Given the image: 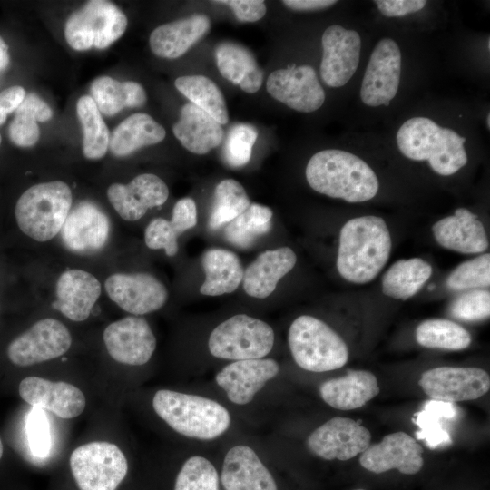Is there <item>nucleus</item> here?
Listing matches in <instances>:
<instances>
[{"label": "nucleus", "mask_w": 490, "mask_h": 490, "mask_svg": "<svg viewBox=\"0 0 490 490\" xmlns=\"http://www.w3.org/2000/svg\"><path fill=\"white\" fill-rule=\"evenodd\" d=\"M391 247L390 232L382 218L366 215L348 220L339 233V275L356 284L370 282L387 264Z\"/></svg>", "instance_id": "1"}, {"label": "nucleus", "mask_w": 490, "mask_h": 490, "mask_svg": "<svg viewBox=\"0 0 490 490\" xmlns=\"http://www.w3.org/2000/svg\"><path fill=\"white\" fill-rule=\"evenodd\" d=\"M305 174L309 185L317 192L351 203L373 199L379 189L377 177L366 162L338 149L315 153Z\"/></svg>", "instance_id": "2"}, {"label": "nucleus", "mask_w": 490, "mask_h": 490, "mask_svg": "<svg viewBox=\"0 0 490 490\" xmlns=\"http://www.w3.org/2000/svg\"><path fill=\"white\" fill-rule=\"evenodd\" d=\"M466 138L443 128L426 117L407 120L398 129L397 144L400 152L413 161H427L437 174L450 176L467 162Z\"/></svg>", "instance_id": "3"}, {"label": "nucleus", "mask_w": 490, "mask_h": 490, "mask_svg": "<svg viewBox=\"0 0 490 490\" xmlns=\"http://www.w3.org/2000/svg\"><path fill=\"white\" fill-rule=\"evenodd\" d=\"M156 414L176 432L201 440L214 439L230 426L228 410L218 402L177 391L158 390L152 399Z\"/></svg>", "instance_id": "4"}, {"label": "nucleus", "mask_w": 490, "mask_h": 490, "mask_svg": "<svg viewBox=\"0 0 490 490\" xmlns=\"http://www.w3.org/2000/svg\"><path fill=\"white\" fill-rule=\"evenodd\" d=\"M72 191L64 181L35 184L18 199L15 214L18 227L30 238L47 241L61 230L72 206Z\"/></svg>", "instance_id": "5"}, {"label": "nucleus", "mask_w": 490, "mask_h": 490, "mask_svg": "<svg viewBox=\"0 0 490 490\" xmlns=\"http://www.w3.org/2000/svg\"><path fill=\"white\" fill-rule=\"evenodd\" d=\"M288 341L295 362L308 371L338 369L348 360V348L343 338L312 316H299L291 323Z\"/></svg>", "instance_id": "6"}, {"label": "nucleus", "mask_w": 490, "mask_h": 490, "mask_svg": "<svg viewBox=\"0 0 490 490\" xmlns=\"http://www.w3.org/2000/svg\"><path fill=\"white\" fill-rule=\"evenodd\" d=\"M273 344L271 327L245 314L232 316L218 325L208 341L212 356L235 361L262 358Z\"/></svg>", "instance_id": "7"}, {"label": "nucleus", "mask_w": 490, "mask_h": 490, "mask_svg": "<svg viewBox=\"0 0 490 490\" xmlns=\"http://www.w3.org/2000/svg\"><path fill=\"white\" fill-rule=\"evenodd\" d=\"M127 17L113 3L89 1L68 18L64 36L74 50L104 49L118 40L127 27Z\"/></svg>", "instance_id": "8"}, {"label": "nucleus", "mask_w": 490, "mask_h": 490, "mask_svg": "<svg viewBox=\"0 0 490 490\" xmlns=\"http://www.w3.org/2000/svg\"><path fill=\"white\" fill-rule=\"evenodd\" d=\"M70 467L80 490H116L127 474L128 463L116 445L95 441L72 452Z\"/></svg>", "instance_id": "9"}, {"label": "nucleus", "mask_w": 490, "mask_h": 490, "mask_svg": "<svg viewBox=\"0 0 490 490\" xmlns=\"http://www.w3.org/2000/svg\"><path fill=\"white\" fill-rule=\"evenodd\" d=\"M71 344L68 328L59 320L47 318L15 338L7 348V357L15 366L28 367L64 355Z\"/></svg>", "instance_id": "10"}, {"label": "nucleus", "mask_w": 490, "mask_h": 490, "mask_svg": "<svg viewBox=\"0 0 490 490\" xmlns=\"http://www.w3.org/2000/svg\"><path fill=\"white\" fill-rule=\"evenodd\" d=\"M418 384L434 400L453 403L483 397L490 388V377L479 368L438 367L423 372Z\"/></svg>", "instance_id": "11"}, {"label": "nucleus", "mask_w": 490, "mask_h": 490, "mask_svg": "<svg viewBox=\"0 0 490 490\" xmlns=\"http://www.w3.org/2000/svg\"><path fill=\"white\" fill-rule=\"evenodd\" d=\"M401 74V52L390 38L381 39L367 65L360 89L361 101L368 106L389 105L396 96Z\"/></svg>", "instance_id": "12"}, {"label": "nucleus", "mask_w": 490, "mask_h": 490, "mask_svg": "<svg viewBox=\"0 0 490 490\" xmlns=\"http://www.w3.org/2000/svg\"><path fill=\"white\" fill-rule=\"evenodd\" d=\"M370 441L371 434L360 421L335 416L309 435L307 446L322 459L347 461L364 452Z\"/></svg>", "instance_id": "13"}, {"label": "nucleus", "mask_w": 490, "mask_h": 490, "mask_svg": "<svg viewBox=\"0 0 490 490\" xmlns=\"http://www.w3.org/2000/svg\"><path fill=\"white\" fill-rule=\"evenodd\" d=\"M320 76L329 87H341L354 75L359 64L361 38L358 32L339 24L328 27L322 35Z\"/></svg>", "instance_id": "14"}, {"label": "nucleus", "mask_w": 490, "mask_h": 490, "mask_svg": "<svg viewBox=\"0 0 490 490\" xmlns=\"http://www.w3.org/2000/svg\"><path fill=\"white\" fill-rule=\"evenodd\" d=\"M266 88L274 99L302 113L319 109L326 97L314 68L309 65L272 72L267 79Z\"/></svg>", "instance_id": "15"}, {"label": "nucleus", "mask_w": 490, "mask_h": 490, "mask_svg": "<svg viewBox=\"0 0 490 490\" xmlns=\"http://www.w3.org/2000/svg\"><path fill=\"white\" fill-rule=\"evenodd\" d=\"M103 341L109 355L117 362L141 366L152 358L156 338L145 318L125 317L107 326Z\"/></svg>", "instance_id": "16"}, {"label": "nucleus", "mask_w": 490, "mask_h": 490, "mask_svg": "<svg viewBox=\"0 0 490 490\" xmlns=\"http://www.w3.org/2000/svg\"><path fill=\"white\" fill-rule=\"evenodd\" d=\"M109 298L123 310L143 315L161 309L166 302L165 286L148 273H116L104 283Z\"/></svg>", "instance_id": "17"}, {"label": "nucleus", "mask_w": 490, "mask_h": 490, "mask_svg": "<svg viewBox=\"0 0 490 490\" xmlns=\"http://www.w3.org/2000/svg\"><path fill=\"white\" fill-rule=\"evenodd\" d=\"M422 446L407 433L395 432L360 454L359 463L365 469L381 474L397 469L404 475L418 473L424 465Z\"/></svg>", "instance_id": "18"}, {"label": "nucleus", "mask_w": 490, "mask_h": 490, "mask_svg": "<svg viewBox=\"0 0 490 490\" xmlns=\"http://www.w3.org/2000/svg\"><path fill=\"white\" fill-rule=\"evenodd\" d=\"M110 233L108 216L92 201L79 202L68 214L61 237L65 247L79 254H92L102 250Z\"/></svg>", "instance_id": "19"}, {"label": "nucleus", "mask_w": 490, "mask_h": 490, "mask_svg": "<svg viewBox=\"0 0 490 490\" xmlns=\"http://www.w3.org/2000/svg\"><path fill=\"white\" fill-rule=\"evenodd\" d=\"M21 398L33 406L50 411L60 418L78 416L85 408V397L75 386L64 381H51L27 377L18 387Z\"/></svg>", "instance_id": "20"}, {"label": "nucleus", "mask_w": 490, "mask_h": 490, "mask_svg": "<svg viewBox=\"0 0 490 490\" xmlns=\"http://www.w3.org/2000/svg\"><path fill=\"white\" fill-rule=\"evenodd\" d=\"M168 196L165 182L152 173L140 174L128 184L113 183L107 190L110 203L128 221L138 220L148 209L162 205Z\"/></svg>", "instance_id": "21"}, {"label": "nucleus", "mask_w": 490, "mask_h": 490, "mask_svg": "<svg viewBox=\"0 0 490 490\" xmlns=\"http://www.w3.org/2000/svg\"><path fill=\"white\" fill-rule=\"evenodd\" d=\"M279 371V364L271 358L238 360L224 367L215 379L232 403L245 405Z\"/></svg>", "instance_id": "22"}, {"label": "nucleus", "mask_w": 490, "mask_h": 490, "mask_svg": "<svg viewBox=\"0 0 490 490\" xmlns=\"http://www.w3.org/2000/svg\"><path fill=\"white\" fill-rule=\"evenodd\" d=\"M432 232L440 246L459 253H482L488 248L483 223L476 214L465 208H458L453 215L434 223Z\"/></svg>", "instance_id": "23"}, {"label": "nucleus", "mask_w": 490, "mask_h": 490, "mask_svg": "<svg viewBox=\"0 0 490 490\" xmlns=\"http://www.w3.org/2000/svg\"><path fill=\"white\" fill-rule=\"evenodd\" d=\"M100 295L101 284L93 274L68 270L57 279V299L52 306L73 321H83L90 316Z\"/></svg>", "instance_id": "24"}, {"label": "nucleus", "mask_w": 490, "mask_h": 490, "mask_svg": "<svg viewBox=\"0 0 490 490\" xmlns=\"http://www.w3.org/2000/svg\"><path fill=\"white\" fill-rule=\"evenodd\" d=\"M220 479L225 490H278L273 476L257 454L244 445L228 451Z\"/></svg>", "instance_id": "25"}, {"label": "nucleus", "mask_w": 490, "mask_h": 490, "mask_svg": "<svg viewBox=\"0 0 490 490\" xmlns=\"http://www.w3.org/2000/svg\"><path fill=\"white\" fill-rule=\"evenodd\" d=\"M210 27V18L202 14L162 24L150 35L151 50L159 57L178 58L202 38Z\"/></svg>", "instance_id": "26"}, {"label": "nucleus", "mask_w": 490, "mask_h": 490, "mask_svg": "<svg viewBox=\"0 0 490 490\" xmlns=\"http://www.w3.org/2000/svg\"><path fill=\"white\" fill-rule=\"evenodd\" d=\"M296 262L297 256L289 247L260 253L243 274L245 292L253 298H267L275 290L279 279L294 268Z\"/></svg>", "instance_id": "27"}, {"label": "nucleus", "mask_w": 490, "mask_h": 490, "mask_svg": "<svg viewBox=\"0 0 490 490\" xmlns=\"http://www.w3.org/2000/svg\"><path fill=\"white\" fill-rule=\"evenodd\" d=\"M376 376L367 370H349L347 375L325 381L319 387L321 398L339 410H353L366 405L379 393Z\"/></svg>", "instance_id": "28"}, {"label": "nucleus", "mask_w": 490, "mask_h": 490, "mask_svg": "<svg viewBox=\"0 0 490 490\" xmlns=\"http://www.w3.org/2000/svg\"><path fill=\"white\" fill-rule=\"evenodd\" d=\"M172 132L186 150L196 154L209 152L223 138L221 124L191 103L181 107Z\"/></svg>", "instance_id": "29"}, {"label": "nucleus", "mask_w": 490, "mask_h": 490, "mask_svg": "<svg viewBox=\"0 0 490 490\" xmlns=\"http://www.w3.org/2000/svg\"><path fill=\"white\" fill-rule=\"evenodd\" d=\"M215 57L217 67L225 79L249 93L260 89L263 72L248 48L234 42H222L216 47Z\"/></svg>", "instance_id": "30"}, {"label": "nucleus", "mask_w": 490, "mask_h": 490, "mask_svg": "<svg viewBox=\"0 0 490 490\" xmlns=\"http://www.w3.org/2000/svg\"><path fill=\"white\" fill-rule=\"evenodd\" d=\"M205 280L200 292L206 296H220L233 292L242 281L243 269L239 257L232 251L212 248L201 258Z\"/></svg>", "instance_id": "31"}, {"label": "nucleus", "mask_w": 490, "mask_h": 490, "mask_svg": "<svg viewBox=\"0 0 490 490\" xmlns=\"http://www.w3.org/2000/svg\"><path fill=\"white\" fill-rule=\"evenodd\" d=\"M165 135L164 128L149 114L134 113L114 129L109 149L114 156L124 157L143 146L162 142Z\"/></svg>", "instance_id": "32"}, {"label": "nucleus", "mask_w": 490, "mask_h": 490, "mask_svg": "<svg viewBox=\"0 0 490 490\" xmlns=\"http://www.w3.org/2000/svg\"><path fill=\"white\" fill-rule=\"evenodd\" d=\"M90 93L99 112L107 116H113L126 107L142 106L147 99L140 83L132 81L118 82L109 76L93 80Z\"/></svg>", "instance_id": "33"}, {"label": "nucleus", "mask_w": 490, "mask_h": 490, "mask_svg": "<svg viewBox=\"0 0 490 490\" xmlns=\"http://www.w3.org/2000/svg\"><path fill=\"white\" fill-rule=\"evenodd\" d=\"M431 265L420 258L396 261L382 277L383 293L395 299L413 297L428 280Z\"/></svg>", "instance_id": "34"}, {"label": "nucleus", "mask_w": 490, "mask_h": 490, "mask_svg": "<svg viewBox=\"0 0 490 490\" xmlns=\"http://www.w3.org/2000/svg\"><path fill=\"white\" fill-rule=\"evenodd\" d=\"M174 84L191 103L210 114L220 124L228 122L229 114L223 94L210 78L204 75L181 76L175 80Z\"/></svg>", "instance_id": "35"}, {"label": "nucleus", "mask_w": 490, "mask_h": 490, "mask_svg": "<svg viewBox=\"0 0 490 490\" xmlns=\"http://www.w3.org/2000/svg\"><path fill=\"white\" fill-rule=\"evenodd\" d=\"M76 113L83 128V152L87 159L103 157L109 148L110 134L95 103L90 95L79 98Z\"/></svg>", "instance_id": "36"}, {"label": "nucleus", "mask_w": 490, "mask_h": 490, "mask_svg": "<svg viewBox=\"0 0 490 490\" xmlns=\"http://www.w3.org/2000/svg\"><path fill=\"white\" fill-rule=\"evenodd\" d=\"M419 345L429 348L462 350L472 341L470 333L459 324L446 318H430L416 329Z\"/></svg>", "instance_id": "37"}, {"label": "nucleus", "mask_w": 490, "mask_h": 490, "mask_svg": "<svg viewBox=\"0 0 490 490\" xmlns=\"http://www.w3.org/2000/svg\"><path fill=\"white\" fill-rule=\"evenodd\" d=\"M272 211L264 205L250 203L225 228L226 240L236 247L245 249L251 246L271 226Z\"/></svg>", "instance_id": "38"}, {"label": "nucleus", "mask_w": 490, "mask_h": 490, "mask_svg": "<svg viewBox=\"0 0 490 490\" xmlns=\"http://www.w3.org/2000/svg\"><path fill=\"white\" fill-rule=\"evenodd\" d=\"M250 204L243 186L233 179L222 180L215 188L214 201L208 226L217 230L230 222L242 213Z\"/></svg>", "instance_id": "39"}, {"label": "nucleus", "mask_w": 490, "mask_h": 490, "mask_svg": "<svg viewBox=\"0 0 490 490\" xmlns=\"http://www.w3.org/2000/svg\"><path fill=\"white\" fill-rule=\"evenodd\" d=\"M174 490H219L218 473L205 457L191 456L181 468Z\"/></svg>", "instance_id": "40"}, {"label": "nucleus", "mask_w": 490, "mask_h": 490, "mask_svg": "<svg viewBox=\"0 0 490 490\" xmlns=\"http://www.w3.org/2000/svg\"><path fill=\"white\" fill-rule=\"evenodd\" d=\"M446 285L453 290L489 287L490 254L485 253L459 264L447 277Z\"/></svg>", "instance_id": "41"}, {"label": "nucleus", "mask_w": 490, "mask_h": 490, "mask_svg": "<svg viewBox=\"0 0 490 490\" xmlns=\"http://www.w3.org/2000/svg\"><path fill=\"white\" fill-rule=\"evenodd\" d=\"M256 128L248 123H238L229 131L223 156L231 167H241L248 163L251 157L252 147L257 140Z\"/></svg>", "instance_id": "42"}, {"label": "nucleus", "mask_w": 490, "mask_h": 490, "mask_svg": "<svg viewBox=\"0 0 490 490\" xmlns=\"http://www.w3.org/2000/svg\"><path fill=\"white\" fill-rule=\"evenodd\" d=\"M449 314L463 321H479L489 318L490 292L473 289L461 294L450 304Z\"/></svg>", "instance_id": "43"}, {"label": "nucleus", "mask_w": 490, "mask_h": 490, "mask_svg": "<svg viewBox=\"0 0 490 490\" xmlns=\"http://www.w3.org/2000/svg\"><path fill=\"white\" fill-rule=\"evenodd\" d=\"M178 233L171 222L163 218H155L147 225L144 240L148 248L163 249L167 256H174L179 250Z\"/></svg>", "instance_id": "44"}, {"label": "nucleus", "mask_w": 490, "mask_h": 490, "mask_svg": "<svg viewBox=\"0 0 490 490\" xmlns=\"http://www.w3.org/2000/svg\"><path fill=\"white\" fill-rule=\"evenodd\" d=\"M27 437L32 453L46 456L51 447L49 424L43 409L34 407L27 421Z\"/></svg>", "instance_id": "45"}, {"label": "nucleus", "mask_w": 490, "mask_h": 490, "mask_svg": "<svg viewBox=\"0 0 490 490\" xmlns=\"http://www.w3.org/2000/svg\"><path fill=\"white\" fill-rule=\"evenodd\" d=\"M9 138L20 147L34 145L40 137L37 122L24 114L15 113L8 129Z\"/></svg>", "instance_id": "46"}, {"label": "nucleus", "mask_w": 490, "mask_h": 490, "mask_svg": "<svg viewBox=\"0 0 490 490\" xmlns=\"http://www.w3.org/2000/svg\"><path fill=\"white\" fill-rule=\"evenodd\" d=\"M170 222L178 235L193 228L197 223L195 201L188 197L179 200L172 209Z\"/></svg>", "instance_id": "47"}, {"label": "nucleus", "mask_w": 490, "mask_h": 490, "mask_svg": "<svg viewBox=\"0 0 490 490\" xmlns=\"http://www.w3.org/2000/svg\"><path fill=\"white\" fill-rule=\"evenodd\" d=\"M230 6L240 22H255L262 18L266 14L264 1L260 0H223L215 1Z\"/></svg>", "instance_id": "48"}, {"label": "nucleus", "mask_w": 490, "mask_h": 490, "mask_svg": "<svg viewBox=\"0 0 490 490\" xmlns=\"http://www.w3.org/2000/svg\"><path fill=\"white\" fill-rule=\"evenodd\" d=\"M374 3L387 17L404 16L420 11L426 5L425 0H377Z\"/></svg>", "instance_id": "49"}, {"label": "nucleus", "mask_w": 490, "mask_h": 490, "mask_svg": "<svg viewBox=\"0 0 490 490\" xmlns=\"http://www.w3.org/2000/svg\"><path fill=\"white\" fill-rule=\"evenodd\" d=\"M14 113L24 114L36 122H46L53 116L52 109L37 94H25L23 102Z\"/></svg>", "instance_id": "50"}, {"label": "nucleus", "mask_w": 490, "mask_h": 490, "mask_svg": "<svg viewBox=\"0 0 490 490\" xmlns=\"http://www.w3.org/2000/svg\"><path fill=\"white\" fill-rule=\"evenodd\" d=\"M25 96V91L22 86L14 85L0 93V106L8 115L15 112Z\"/></svg>", "instance_id": "51"}, {"label": "nucleus", "mask_w": 490, "mask_h": 490, "mask_svg": "<svg viewBox=\"0 0 490 490\" xmlns=\"http://www.w3.org/2000/svg\"><path fill=\"white\" fill-rule=\"evenodd\" d=\"M282 3L292 10L313 11L329 7L337 3L333 0H284Z\"/></svg>", "instance_id": "52"}, {"label": "nucleus", "mask_w": 490, "mask_h": 490, "mask_svg": "<svg viewBox=\"0 0 490 490\" xmlns=\"http://www.w3.org/2000/svg\"><path fill=\"white\" fill-rule=\"evenodd\" d=\"M9 60L8 45L0 36V71L8 65Z\"/></svg>", "instance_id": "53"}, {"label": "nucleus", "mask_w": 490, "mask_h": 490, "mask_svg": "<svg viewBox=\"0 0 490 490\" xmlns=\"http://www.w3.org/2000/svg\"><path fill=\"white\" fill-rule=\"evenodd\" d=\"M7 118V114L5 113L3 108L0 106V125H2Z\"/></svg>", "instance_id": "54"}, {"label": "nucleus", "mask_w": 490, "mask_h": 490, "mask_svg": "<svg viewBox=\"0 0 490 490\" xmlns=\"http://www.w3.org/2000/svg\"><path fill=\"white\" fill-rule=\"evenodd\" d=\"M486 124H487V129L489 130L490 129V113H488L486 117Z\"/></svg>", "instance_id": "55"}, {"label": "nucleus", "mask_w": 490, "mask_h": 490, "mask_svg": "<svg viewBox=\"0 0 490 490\" xmlns=\"http://www.w3.org/2000/svg\"><path fill=\"white\" fill-rule=\"evenodd\" d=\"M3 451H4L3 444H2V441H1V438H0V459H1L2 456H3Z\"/></svg>", "instance_id": "56"}, {"label": "nucleus", "mask_w": 490, "mask_h": 490, "mask_svg": "<svg viewBox=\"0 0 490 490\" xmlns=\"http://www.w3.org/2000/svg\"><path fill=\"white\" fill-rule=\"evenodd\" d=\"M355 490H365V489L358 488V489H355Z\"/></svg>", "instance_id": "57"}, {"label": "nucleus", "mask_w": 490, "mask_h": 490, "mask_svg": "<svg viewBox=\"0 0 490 490\" xmlns=\"http://www.w3.org/2000/svg\"><path fill=\"white\" fill-rule=\"evenodd\" d=\"M0 144H1V135H0Z\"/></svg>", "instance_id": "58"}]
</instances>
